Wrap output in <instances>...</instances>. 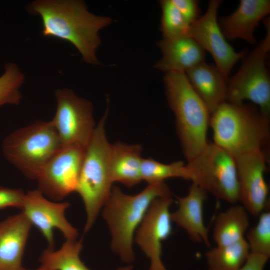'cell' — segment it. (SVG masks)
<instances>
[{
  "label": "cell",
  "instance_id": "obj_1",
  "mask_svg": "<svg viewBox=\"0 0 270 270\" xmlns=\"http://www.w3.org/2000/svg\"><path fill=\"white\" fill-rule=\"evenodd\" d=\"M28 8L40 17L43 36L68 42L86 62L100 64L96 56L101 44L99 32L111 24L110 18L90 12L80 0H36Z\"/></svg>",
  "mask_w": 270,
  "mask_h": 270
},
{
  "label": "cell",
  "instance_id": "obj_2",
  "mask_svg": "<svg viewBox=\"0 0 270 270\" xmlns=\"http://www.w3.org/2000/svg\"><path fill=\"white\" fill-rule=\"evenodd\" d=\"M210 126L215 144L234 158L256 152H268L270 118L254 104L225 102L210 115Z\"/></svg>",
  "mask_w": 270,
  "mask_h": 270
},
{
  "label": "cell",
  "instance_id": "obj_3",
  "mask_svg": "<svg viewBox=\"0 0 270 270\" xmlns=\"http://www.w3.org/2000/svg\"><path fill=\"white\" fill-rule=\"evenodd\" d=\"M172 196L164 182L148 184L141 192L129 195L118 186H112L102 208V216L111 234L110 247L124 262L134 260L133 242L136 230L156 198Z\"/></svg>",
  "mask_w": 270,
  "mask_h": 270
},
{
  "label": "cell",
  "instance_id": "obj_4",
  "mask_svg": "<svg viewBox=\"0 0 270 270\" xmlns=\"http://www.w3.org/2000/svg\"><path fill=\"white\" fill-rule=\"evenodd\" d=\"M166 94L176 120V132L187 162L206 146L210 113L184 72L166 74Z\"/></svg>",
  "mask_w": 270,
  "mask_h": 270
},
{
  "label": "cell",
  "instance_id": "obj_5",
  "mask_svg": "<svg viewBox=\"0 0 270 270\" xmlns=\"http://www.w3.org/2000/svg\"><path fill=\"white\" fill-rule=\"evenodd\" d=\"M108 114L106 110L84 149L76 190L82 198L86 212L84 234L96 222L110 196L113 183L110 166L112 144L105 131Z\"/></svg>",
  "mask_w": 270,
  "mask_h": 270
},
{
  "label": "cell",
  "instance_id": "obj_6",
  "mask_svg": "<svg viewBox=\"0 0 270 270\" xmlns=\"http://www.w3.org/2000/svg\"><path fill=\"white\" fill-rule=\"evenodd\" d=\"M62 148L51 121H36L20 128L3 140L5 158L29 179L36 180L48 162Z\"/></svg>",
  "mask_w": 270,
  "mask_h": 270
},
{
  "label": "cell",
  "instance_id": "obj_7",
  "mask_svg": "<svg viewBox=\"0 0 270 270\" xmlns=\"http://www.w3.org/2000/svg\"><path fill=\"white\" fill-rule=\"evenodd\" d=\"M264 38L242 58L241 66L228 78L226 102L240 104L249 100L268 118L270 116V78L266 62L270 50V18H266Z\"/></svg>",
  "mask_w": 270,
  "mask_h": 270
},
{
  "label": "cell",
  "instance_id": "obj_8",
  "mask_svg": "<svg viewBox=\"0 0 270 270\" xmlns=\"http://www.w3.org/2000/svg\"><path fill=\"white\" fill-rule=\"evenodd\" d=\"M189 180L207 193L231 204L238 202V182L234 158L214 142L186 164Z\"/></svg>",
  "mask_w": 270,
  "mask_h": 270
},
{
  "label": "cell",
  "instance_id": "obj_9",
  "mask_svg": "<svg viewBox=\"0 0 270 270\" xmlns=\"http://www.w3.org/2000/svg\"><path fill=\"white\" fill-rule=\"evenodd\" d=\"M54 94L56 110L50 121L62 147L86 148L96 126L92 102L69 88L56 90Z\"/></svg>",
  "mask_w": 270,
  "mask_h": 270
},
{
  "label": "cell",
  "instance_id": "obj_10",
  "mask_svg": "<svg viewBox=\"0 0 270 270\" xmlns=\"http://www.w3.org/2000/svg\"><path fill=\"white\" fill-rule=\"evenodd\" d=\"M85 148L62 147L38 176V190L56 201L76 192Z\"/></svg>",
  "mask_w": 270,
  "mask_h": 270
},
{
  "label": "cell",
  "instance_id": "obj_11",
  "mask_svg": "<svg viewBox=\"0 0 270 270\" xmlns=\"http://www.w3.org/2000/svg\"><path fill=\"white\" fill-rule=\"evenodd\" d=\"M221 1L210 0L205 14L190 25L188 36L195 40L214 58L216 66L228 77L234 64L248 52H236L224 36L217 20Z\"/></svg>",
  "mask_w": 270,
  "mask_h": 270
},
{
  "label": "cell",
  "instance_id": "obj_12",
  "mask_svg": "<svg viewBox=\"0 0 270 270\" xmlns=\"http://www.w3.org/2000/svg\"><path fill=\"white\" fill-rule=\"evenodd\" d=\"M234 158L238 182V201L249 214L257 217L268 206L269 189L264 174L268 152H254Z\"/></svg>",
  "mask_w": 270,
  "mask_h": 270
},
{
  "label": "cell",
  "instance_id": "obj_13",
  "mask_svg": "<svg viewBox=\"0 0 270 270\" xmlns=\"http://www.w3.org/2000/svg\"><path fill=\"white\" fill-rule=\"evenodd\" d=\"M172 196L159 198L150 206L135 233L134 242L150 260L148 270H168L162 260V244L172 232Z\"/></svg>",
  "mask_w": 270,
  "mask_h": 270
},
{
  "label": "cell",
  "instance_id": "obj_14",
  "mask_svg": "<svg viewBox=\"0 0 270 270\" xmlns=\"http://www.w3.org/2000/svg\"><path fill=\"white\" fill-rule=\"evenodd\" d=\"M67 202H54L46 199L38 189L28 190L22 212L32 225L36 226L47 241L48 248H54L53 230H58L66 240H76L78 232L67 220L65 212L70 206Z\"/></svg>",
  "mask_w": 270,
  "mask_h": 270
},
{
  "label": "cell",
  "instance_id": "obj_15",
  "mask_svg": "<svg viewBox=\"0 0 270 270\" xmlns=\"http://www.w3.org/2000/svg\"><path fill=\"white\" fill-rule=\"evenodd\" d=\"M270 12L269 0H241L237 8L218 23L226 40L242 39L254 44V31Z\"/></svg>",
  "mask_w": 270,
  "mask_h": 270
},
{
  "label": "cell",
  "instance_id": "obj_16",
  "mask_svg": "<svg viewBox=\"0 0 270 270\" xmlns=\"http://www.w3.org/2000/svg\"><path fill=\"white\" fill-rule=\"evenodd\" d=\"M32 224L22 212L0 222V270H20Z\"/></svg>",
  "mask_w": 270,
  "mask_h": 270
},
{
  "label": "cell",
  "instance_id": "obj_17",
  "mask_svg": "<svg viewBox=\"0 0 270 270\" xmlns=\"http://www.w3.org/2000/svg\"><path fill=\"white\" fill-rule=\"evenodd\" d=\"M207 192L192 184L184 196H176L178 208L170 213L172 222L176 223L187 233L190 239L210 246L208 232L204 220L203 208L207 199Z\"/></svg>",
  "mask_w": 270,
  "mask_h": 270
},
{
  "label": "cell",
  "instance_id": "obj_18",
  "mask_svg": "<svg viewBox=\"0 0 270 270\" xmlns=\"http://www.w3.org/2000/svg\"><path fill=\"white\" fill-rule=\"evenodd\" d=\"M157 45L162 56L154 67L166 74L185 72L205 60V50L188 36L174 39L162 38Z\"/></svg>",
  "mask_w": 270,
  "mask_h": 270
},
{
  "label": "cell",
  "instance_id": "obj_19",
  "mask_svg": "<svg viewBox=\"0 0 270 270\" xmlns=\"http://www.w3.org/2000/svg\"><path fill=\"white\" fill-rule=\"evenodd\" d=\"M192 86L212 114L226 102L228 80L220 70L205 61L185 72Z\"/></svg>",
  "mask_w": 270,
  "mask_h": 270
},
{
  "label": "cell",
  "instance_id": "obj_20",
  "mask_svg": "<svg viewBox=\"0 0 270 270\" xmlns=\"http://www.w3.org/2000/svg\"><path fill=\"white\" fill-rule=\"evenodd\" d=\"M142 146L118 142L112 144L110 157L111 177L128 188L140 183L142 177Z\"/></svg>",
  "mask_w": 270,
  "mask_h": 270
},
{
  "label": "cell",
  "instance_id": "obj_21",
  "mask_svg": "<svg viewBox=\"0 0 270 270\" xmlns=\"http://www.w3.org/2000/svg\"><path fill=\"white\" fill-rule=\"evenodd\" d=\"M248 213L242 204H234L216 216L213 239L216 246H224L244 238L250 226Z\"/></svg>",
  "mask_w": 270,
  "mask_h": 270
},
{
  "label": "cell",
  "instance_id": "obj_22",
  "mask_svg": "<svg viewBox=\"0 0 270 270\" xmlns=\"http://www.w3.org/2000/svg\"><path fill=\"white\" fill-rule=\"evenodd\" d=\"M82 241L66 240L58 250L48 248L40 258V266L46 270H90L81 260Z\"/></svg>",
  "mask_w": 270,
  "mask_h": 270
},
{
  "label": "cell",
  "instance_id": "obj_23",
  "mask_svg": "<svg viewBox=\"0 0 270 270\" xmlns=\"http://www.w3.org/2000/svg\"><path fill=\"white\" fill-rule=\"evenodd\" d=\"M250 252L245 238L224 246H216L206 254L208 270H240Z\"/></svg>",
  "mask_w": 270,
  "mask_h": 270
},
{
  "label": "cell",
  "instance_id": "obj_24",
  "mask_svg": "<svg viewBox=\"0 0 270 270\" xmlns=\"http://www.w3.org/2000/svg\"><path fill=\"white\" fill-rule=\"evenodd\" d=\"M141 172L142 180L148 184L164 182L166 179L170 178L189 180L188 170L182 161L165 164L152 158H143Z\"/></svg>",
  "mask_w": 270,
  "mask_h": 270
},
{
  "label": "cell",
  "instance_id": "obj_25",
  "mask_svg": "<svg viewBox=\"0 0 270 270\" xmlns=\"http://www.w3.org/2000/svg\"><path fill=\"white\" fill-rule=\"evenodd\" d=\"M0 76V106L6 104L18 105L22 95L20 88L24 81V76L18 66L8 62Z\"/></svg>",
  "mask_w": 270,
  "mask_h": 270
},
{
  "label": "cell",
  "instance_id": "obj_26",
  "mask_svg": "<svg viewBox=\"0 0 270 270\" xmlns=\"http://www.w3.org/2000/svg\"><path fill=\"white\" fill-rule=\"evenodd\" d=\"M160 3L162 12L160 30L163 38L174 39L188 36L190 25L171 0H162Z\"/></svg>",
  "mask_w": 270,
  "mask_h": 270
},
{
  "label": "cell",
  "instance_id": "obj_27",
  "mask_svg": "<svg viewBox=\"0 0 270 270\" xmlns=\"http://www.w3.org/2000/svg\"><path fill=\"white\" fill-rule=\"evenodd\" d=\"M256 224L247 230L246 240L251 253L270 256V212L264 210Z\"/></svg>",
  "mask_w": 270,
  "mask_h": 270
},
{
  "label": "cell",
  "instance_id": "obj_28",
  "mask_svg": "<svg viewBox=\"0 0 270 270\" xmlns=\"http://www.w3.org/2000/svg\"><path fill=\"white\" fill-rule=\"evenodd\" d=\"M25 196L22 189L0 187V209L15 207L22 210Z\"/></svg>",
  "mask_w": 270,
  "mask_h": 270
},
{
  "label": "cell",
  "instance_id": "obj_29",
  "mask_svg": "<svg viewBox=\"0 0 270 270\" xmlns=\"http://www.w3.org/2000/svg\"><path fill=\"white\" fill-rule=\"evenodd\" d=\"M190 25L200 17V2L196 0H171Z\"/></svg>",
  "mask_w": 270,
  "mask_h": 270
},
{
  "label": "cell",
  "instance_id": "obj_30",
  "mask_svg": "<svg viewBox=\"0 0 270 270\" xmlns=\"http://www.w3.org/2000/svg\"><path fill=\"white\" fill-rule=\"evenodd\" d=\"M269 258L266 256L250 252L240 270H264Z\"/></svg>",
  "mask_w": 270,
  "mask_h": 270
},
{
  "label": "cell",
  "instance_id": "obj_31",
  "mask_svg": "<svg viewBox=\"0 0 270 270\" xmlns=\"http://www.w3.org/2000/svg\"><path fill=\"white\" fill-rule=\"evenodd\" d=\"M132 266H123V267L118 268L117 270H132Z\"/></svg>",
  "mask_w": 270,
  "mask_h": 270
},
{
  "label": "cell",
  "instance_id": "obj_32",
  "mask_svg": "<svg viewBox=\"0 0 270 270\" xmlns=\"http://www.w3.org/2000/svg\"><path fill=\"white\" fill-rule=\"evenodd\" d=\"M20 270H46L40 266L39 268L35 270H28V269H26L23 267H22Z\"/></svg>",
  "mask_w": 270,
  "mask_h": 270
}]
</instances>
